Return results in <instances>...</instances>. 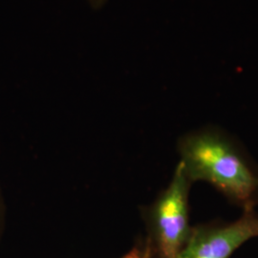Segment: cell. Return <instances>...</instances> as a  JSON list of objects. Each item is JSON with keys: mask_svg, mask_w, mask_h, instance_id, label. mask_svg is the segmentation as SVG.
<instances>
[{"mask_svg": "<svg viewBox=\"0 0 258 258\" xmlns=\"http://www.w3.org/2000/svg\"><path fill=\"white\" fill-rule=\"evenodd\" d=\"M177 149L192 184H211L243 211L258 207V164L231 133L204 125L179 139Z\"/></svg>", "mask_w": 258, "mask_h": 258, "instance_id": "1", "label": "cell"}, {"mask_svg": "<svg viewBox=\"0 0 258 258\" xmlns=\"http://www.w3.org/2000/svg\"><path fill=\"white\" fill-rule=\"evenodd\" d=\"M192 183L178 163L170 183L143 210L151 258H179L189 238V191Z\"/></svg>", "mask_w": 258, "mask_h": 258, "instance_id": "2", "label": "cell"}, {"mask_svg": "<svg viewBox=\"0 0 258 258\" xmlns=\"http://www.w3.org/2000/svg\"><path fill=\"white\" fill-rule=\"evenodd\" d=\"M256 237L258 212L246 210L234 221H214L192 226L179 258H231L247 241Z\"/></svg>", "mask_w": 258, "mask_h": 258, "instance_id": "3", "label": "cell"}, {"mask_svg": "<svg viewBox=\"0 0 258 258\" xmlns=\"http://www.w3.org/2000/svg\"><path fill=\"white\" fill-rule=\"evenodd\" d=\"M120 258H151V251L147 240L138 242L127 253Z\"/></svg>", "mask_w": 258, "mask_h": 258, "instance_id": "4", "label": "cell"}, {"mask_svg": "<svg viewBox=\"0 0 258 258\" xmlns=\"http://www.w3.org/2000/svg\"><path fill=\"white\" fill-rule=\"evenodd\" d=\"M3 218H4V205H3V199L0 191V233L2 231V225H3Z\"/></svg>", "mask_w": 258, "mask_h": 258, "instance_id": "5", "label": "cell"}]
</instances>
